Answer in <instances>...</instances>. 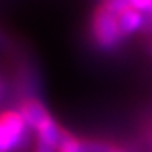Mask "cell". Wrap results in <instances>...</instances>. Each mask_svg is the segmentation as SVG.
I'll use <instances>...</instances> for the list:
<instances>
[{
  "label": "cell",
  "mask_w": 152,
  "mask_h": 152,
  "mask_svg": "<svg viewBox=\"0 0 152 152\" xmlns=\"http://www.w3.org/2000/svg\"><path fill=\"white\" fill-rule=\"evenodd\" d=\"M92 33H93V39H95L96 45L105 50L114 49L115 46H118V43L123 39L117 16L112 15L111 12H108L102 6L96 9V12L93 15Z\"/></svg>",
  "instance_id": "6da1fadb"
},
{
  "label": "cell",
  "mask_w": 152,
  "mask_h": 152,
  "mask_svg": "<svg viewBox=\"0 0 152 152\" xmlns=\"http://www.w3.org/2000/svg\"><path fill=\"white\" fill-rule=\"evenodd\" d=\"M27 124L19 112L6 111L0 114V152L18 149L27 139Z\"/></svg>",
  "instance_id": "7a4b0ae2"
},
{
  "label": "cell",
  "mask_w": 152,
  "mask_h": 152,
  "mask_svg": "<svg viewBox=\"0 0 152 152\" xmlns=\"http://www.w3.org/2000/svg\"><path fill=\"white\" fill-rule=\"evenodd\" d=\"M21 114V117L24 118L27 127L30 129H34L36 132L50 120V114L48 112L46 106L39 102L37 99H27L21 103V108L18 111Z\"/></svg>",
  "instance_id": "3957f363"
},
{
  "label": "cell",
  "mask_w": 152,
  "mask_h": 152,
  "mask_svg": "<svg viewBox=\"0 0 152 152\" xmlns=\"http://www.w3.org/2000/svg\"><path fill=\"white\" fill-rule=\"evenodd\" d=\"M117 21H118V27H120L123 37H126V36L134 34L142 27H145L146 16L145 13L136 10L134 7H129L127 10H124L121 15L117 16Z\"/></svg>",
  "instance_id": "277c9868"
},
{
  "label": "cell",
  "mask_w": 152,
  "mask_h": 152,
  "mask_svg": "<svg viewBox=\"0 0 152 152\" xmlns=\"http://www.w3.org/2000/svg\"><path fill=\"white\" fill-rule=\"evenodd\" d=\"M65 134V130H62L55 121L53 118H50L48 123H45L39 130H37V136H39V142L45 143V145H49L52 148H55L58 151L61 142H62V137Z\"/></svg>",
  "instance_id": "5b68a950"
},
{
  "label": "cell",
  "mask_w": 152,
  "mask_h": 152,
  "mask_svg": "<svg viewBox=\"0 0 152 152\" xmlns=\"http://www.w3.org/2000/svg\"><path fill=\"white\" fill-rule=\"evenodd\" d=\"M58 152H86V142L78 140L77 137H74L65 132L62 142L58 148Z\"/></svg>",
  "instance_id": "8992f818"
},
{
  "label": "cell",
  "mask_w": 152,
  "mask_h": 152,
  "mask_svg": "<svg viewBox=\"0 0 152 152\" xmlns=\"http://www.w3.org/2000/svg\"><path fill=\"white\" fill-rule=\"evenodd\" d=\"M102 7H105L112 15L118 16L129 7H132V3H130V0H103Z\"/></svg>",
  "instance_id": "52a82bcc"
},
{
  "label": "cell",
  "mask_w": 152,
  "mask_h": 152,
  "mask_svg": "<svg viewBox=\"0 0 152 152\" xmlns=\"http://www.w3.org/2000/svg\"><path fill=\"white\" fill-rule=\"evenodd\" d=\"M132 7L145 13V16H152V0H130Z\"/></svg>",
  "instance_id": "ba28073f"
},
{
  "label": "cell",
  "mask_w": 152,
  "mask_h": 152,
  "mask_svg": "<svg viewBox=\"0 0 152 152\" xmlns=\"http://www.w3.org/2000/svg\"><path fill=\"white\" fill-rule=\"evenodd\" d=\"M36 152H56V149L49 146V145H45V143L39 142L37 143V148H36Z\"/></svg>",
  "instance_id": "9c48e42d"
},
{
  "label": "cell",
  "mask_w": 152,
  "mask_h": 152,
  "mask_svg": "<svg viewBox=\"0 0 152 152\" xmlns=\"http://www.w3.org/2000/svg\"><path fill=\"white\" fill-rule=\"evenodd\" d=\"M3 90H4V89H3V84H1V81H0V98H1V95H3Z\"/></svg>",
  "instance_id": "30bf717a"
},
{
  "label": "cell",
  "mask_w": 152,
  "mask_h": 152,
  "mask_svg": "<svg viewBox=\"0 0 152 152\" xmlns=\"http://www.w3.org/2000/svg\"><path fill=\"white\" fill-rule=\"evenodd\" d=\"M111 152H124V151H121V149H118V148H112Z\"/></svg>",
  "instance_id": "8fae6325"
}]
</instances>
